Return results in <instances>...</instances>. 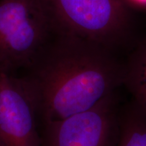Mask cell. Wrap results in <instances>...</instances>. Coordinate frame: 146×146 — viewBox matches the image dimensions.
Instances as JSON below:
<instances>
[{
    "instance_id": "6da1fadb",
    "label": "cell",
    "mask_w": 146,
    "mask_h": 146,
    "mask_svg": "<svg viewBox=\"0 0 146 146\" xmlns=\"http://www.w3.org/2000/svg\"><path fill=\"white\" fill-rule=\"evenodd\" d=\"M27 69L45 123L88 110L123 85V65L110 50L56 33Z\"/></svg>"
},
{
    "instance_id": "277c9868",
    "label": "cell",
    "mask_w": 146,
    "mask_h": 146,
    "mask_svg": "<svg viewBox=\"0 0 146 146\" xmlns=\"http://www.w3.org/2000/svg\"><path fill=\"white\" fill-rule=\"evenodd\" d=\"M115 94L92 108L45 123L41 146H114L119 109Z\"/></svg>"
},
{
    "instance_id": "8992f818",
    "label": "cell",
    "mask_w": 146,
    "mask_h": 146,
    "mask_svg": "<svg viewBox=\"0 0 146 146\" xmlns=\"http://www.w3.org/2000/svg\"><path fill=\"white\" fill-rule=\"evenodd\" d=\"M123 85L132 96V102L146 114V39L123 65Z\"/></svg>"
},
{
    "instance_id": "ba28073f",
    "label": "cell",
    "mask_w": 146,
    "mask_h": 146,
    "mask_svg": "<svg viewBox=\"0 0 146 146\" xmlns=\"http://www.w3.org/2000/svg\"><path fill=\"white\" fill-rule=\"evenodd\" d=\"M127 3H131L133 4L140 5V6H146V0H125Z\"/></svg>"
},
{
    "instance_id": "52a82bcc",
    "label": "cell",
    "mask_w": 146,
    "mask_h": 146,
    "mask_svg": "<svg viewBox=\"0 0 146 146\" xmlns=\"http://www.w3.org/2000/svg\"><path fill=\"white\" fill-rule=\"evenodd\" d=\"M114 146H146V114L133 102L119 113Z\"/></svg>"
},
{
    "instance_id": "5b68a950",
    "label": "cell",
    "mask_w": 146,
    "mask_h": 146,
    "mask_svg": "<svg viewBox=\"0 0 146 146\" xmlns=\"http://www.w3.org/2000/svg\"><path fill=\"white\" fill-rule=\"evenodd\" d=\"M34 89L25 75L0 70V139L5 146H41Z\"/></svg>"
},
{
    "instance_id": "3957f363",
    "label": "cell",
    "mask_w": 146,
    "mask_h": 146,
    "mask_svg": "<svg viewBox=\"0 0 146 146\" xmlns=\"http://www.w3.org/2000/svg\"><path fill=\"white\" fill-rule=\"evenodd\" d=\"M55 33L75 36L110 50L125 35V0H43Z\"/></svg>"
},
{
    "instance_id": "7a4b0ae2",
    "label": "cell",
    "mask_w": 146,
    "mask_h": 146,
    "mask_svg": "<svg viewBox=\"0 0 146 146\" xmlns=\"http://www.w3.org/2000/svg\"><path fill=\"white\" fill-rule=\"evenodd\" d=\"M54 33L43 0H0V70L29 68Z\"/></svg>"
},
{
    "instance_id": "9c48e42d",
    "label": "cell",
    "mask_w": 146,
    "mask_h": 146,
    "mask_svg": "<svg viewBox=\"0 0 146 146\" xmlns=\"http://www.w3.org/2000/svg\"><path fill=\"white\" fill-rule=\"evenodd\" d=\"M0 146H5L4 145H3V143H2V141H1V139H0Z\"/></svg>"
}]
</instances>
